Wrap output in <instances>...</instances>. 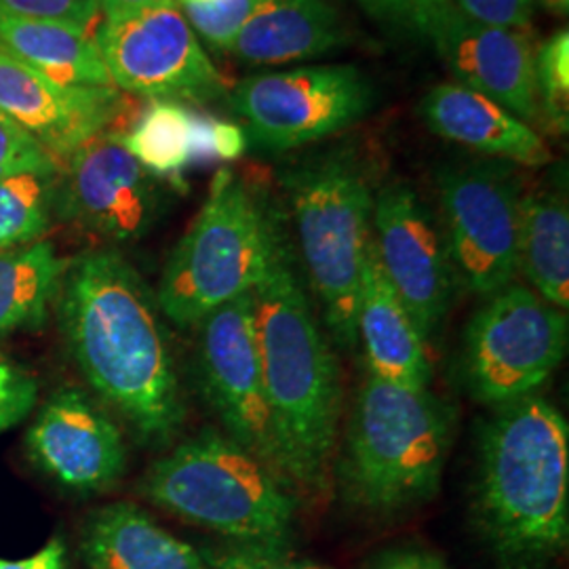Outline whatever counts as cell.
<instances>
[{
	"label": "cell",
	"mask_w": 569,
	"mask_h": 569,
	"mask_svg": "<svg viewBox=\"0 0 569 569\" xmlns=\"http://www.w3.org/2000/svg\"><path fill=\"white\" fill-rule=\"evenodd\" d=\"M468 18L489 26L523 30L531 23L533 0H453Z\"/></svg>",
	"instance_id": "cell-33"
},
{
	"label": "cell",
	"mask_w": 569,
	"mask_h": 569,
	"mask_svg": "<svg viewBox=\"0 0 569 569\" xmlns=\"http://www.w3.org/2000/svg\"><path fill=\"white\" fill-rule=\"evenodd\" d=\"M357 336L366 346L369 373L392 385L428 388L432 366L427 340L367 244L357 300Z\"/></svg>",
	"instance_id": "cell-18"
},
{
	"label": "cell",
	"mask_w": 569,
	"mask_h": 569,
	"mask_svg": "<svg viewBox=\"0 0 569 569\" xmlns=\"http://www.w3.org/2000/svg\"><path fill=\"white\" fill-rule=\"evenodd\" d=\"M60 163L16 122L0 114V180L20 173H58Z\"/></svg>",
	"instance_id": "cell-29"
},
{
	"label": "cell",
	"mask_w": 569,
	"mask_h": 569,
	"mask_svg": "<svg viewBox=\"0 0 569 569\" xmlns=\"http://www.w3.org/2000/svg\"><path fill=\"white\" fill-rule=\"evenodd\" d=\"M197 327L201 388L207 403L222 422L224 435L272 468L287 483L266 397L251 291L220 306Z\"/></svg>",
	"instance_id": "cell-13"
},
{
	"label": "cell",
	"mask_w": 569,
	"mask_h": 569,
	"mask_svg": "<svg viewBox=\"0 0 569 569\" xmlns=\"http://www.w3.org/2000/svg\"><path fill=\"white\" fill-rule=\"evenodd\" d=\"M96 42L112 87L154 102L207 103L226 93L178 0L103 20Z\"/></svg>",
	"instance_id": "cell-11"
},
{
	"label": "cell",
	"mask_w": 569,
	"mask_h": 569,
	"mask_svg": "<svg viewBox=\"0 0 569 569\" xmlns=\"http://www.w3.org/2000/svg\"><path fill=\"white\" fill-rule=\"evenodd\" d=\"M538 103L552 131L569 129V34L559 30L536 51Z\"/></svg>",
	"instance_id": "cell-27"
},
{
	"label": "cell",
	"mask_w": 569,
	"mask_h": 569,
	"mask_svg": "<svg viewBox=\"0 0 569 569\" xmlns=\"http://www.w3.org/2000/svg\"><path fill=\"white\" fill-rule=\"evenodd\" d=\"M68 262L53 243L34 241L0 253V340L47 319Z\"/></svg>",
	"instance_id": "cell-24"
},
{
	"label": "cell",
	"mask_w": 569,
	"mask_h": 569,
	"mask_svg": "<svg viewBox=\"0 0 569 569\" xmlns=\"http://www.w3.org/2000/svg\"><path fill=\"white\" fill-rule=\"evenodd\" d=\"M143 496L239 547L287 550L298 496L228 435L207 428L154 462Z\"/></svg>",
	"instance_id": "cell-6"
},
{
	"label": "cell",
	"mask_w": 569,
	"mask_h": 569,
	"mask_svg": "<svg viewBox=\"0 0 569 569\" xmlns=\"http://www.w3.org/2000/svg\"><path fill=\"white\" fill-rule=\"evenodd\" d=\"M437 2L439 0H359V4L373 18L416 32L422 30Z\"/></svg>",
	"instance_id": "cell-34"
},
{
	"label": "cell",
	"mask_w": 569,
	"mask_h": 569,
	"mask_svg": "<svg viewBox=\"0 0 569 569\" xmlns=\"http://www.w3.org/2000/svg\"><path fill=\"white\" fill-rule=\"evenodd\" d=\"M542 4L555 16H568L569 0H542Z\"/></svg>",
	"instance_id": "cell-39"
},
{
	"label": "cell",
	"mask_w": 569,
	"mask_h": 569,
	"mask_svg": "<svg viewBox=\"0 0 569 569\" xmlns=\"http://www.w3.org/2000/svg\"><path fill=\"white\" fill-rule=\"evenodd\" d=\"M519 272L549 305H569V211L559 190H536L521 199Z\"/></svg>",
	"instance_id": "cell-23"
},
{
	"label": "cell",
	"mask_w": 569,
	"mask_h": 569,
	"mask_svg": "<svg viewBox=\"0 0 569 569\" xmlns=\"http://www.w3.org/2000/svg\"><path fill=\"white\" fill-rule=\"evenodd\" d=\"M346 41L345 20L331 0H270L228 53L249 66H281L321 58Z\"/></svg>",
	"instance_id": "cell-21"
},
{
	"label": "cell",
	"mask_w": 569,
	"mask_h": 569,
	"mask_svg": "<svg viewBox=\"0 0 569 569\" xmlns=\"http://www.w3.org/2000/svg\"><path fill=\"white\" fill-rule=\"evenodd\" d=\"M122 142L152 176L178 180L192 167V112L180 103L154 102Z\"/></svg>",
	"instance_id": "cell-25"
},
{
	"label": "cell",
	"mask_w": 569,
	"mask_h": 569,
	"mask_svg": "<svg viewBox=\"0 0 569 569\" xmlns=\"http://www.w3.org/2000/svg\"><path fill=\"white\" fill-rule=\"evenodd\" d=\"M371 239L388 281L428 340L448 317L456 289L443 228L401 180L376 192Z\"/></svg>",
	"instance_id": "cell-14"
},
{
	"label": "cell",
	"mask_w": 569,
	"mask_h": 569,
	"mask_svg": "<svg viewBox=\"0 0 569 569\" xmlns=\"http://www.w3.org/2000/svg\"><path fill=\"white\" fill-rule=\"evenodd\" d=\"M0 11L30 20L61 21L87 32L102 16L100 0H0Z\"/></svg>",
	"instance_id": "cell-30"
},
{
	"label": "cell",
	"mask_w": 569,
	"mask_h": 569,
	"mask_svg": "<svg viewBox=\"0 0 569 569\" xmlns=\"http://www.w3.org/2000/svg\"><path fill=\"white\" fill-rule=\"evenodd\" d=\"M58 317L82 376L150 443L182 428L180 371L154 291L119 251L68 262Z\"/></svg>",
	"instance_id": "cell-1"
},
{
	"label": "cell",
	"mask_w": 569,
	"mask_h": 569,
	"mask_svg": "<svg viewBox=\"0 0 569 569\" xmlns=\"http://www.w3.org/2000/svg\"><path fill=\"white\" fill-rule=\"evenodd\" d=\"M164 2H173V0H100V7H102L103 20H117L127 13L148 9L154 4H164Z\"/></svg>",
	"instance_id": "cell-38"
},
{
	"label": "cell",
	"mask_w": 569,
	"mask_h": 569,
	"mask_svg": "<svg viewBox=\"0 0 569 569\" xmlns=\"http://www.w3.org/2000/svg\"><path fill=\"white\" fill-rule=\"evenodd\" d=\"M437 188L456 283L481 298L512 284L519 272V178L505 164H449Z\"/></svg>",
	"instance_id": "cell-9"
},
{
	"label": "cell",
	"mask_w": 569,
	"mask_h": 569,
	"mask_svg": "<svg viewBox=\"0 0 569 569\" xmlns=\"http://www.w3.org/2000/svg\"><path fill=\"white\" fill-rule=\"evenodd\" d=\"M0 53L42 77L77 87H112L96 37L61 21L0 11Z\"/></svg>",
	"instance_id": "cell-22"
},
{
	"label": "cell",
	"mask_w": 569,
	"mask_h": 569,
	"mask_svg": "<svg viewBox=\"0 0 569 569\" xmlns=\"http://www.w3.org/2000/svg\"><path fill=\"white\" fill-rule=\"evenodd\" d=\"M251 296L284 479L296 496H326L338 446L342 380L338 359L298 274L291 243Z\"/></svg>",
	"instance_id": "cell-2"
},
{
	"label": "cell",
	"mask_w": 569,
	"mask_h": 569,
	"mask_svg": "<svg viewBox=\"0 0 569 569\" xmlns=\"http://www.w3.org/2000/svg\"><path fill=\"white\" fill-rule=\"evenodd\" d=\"M247 136L243 127L232 122L211 121V148L220 161H237L244 152Z\"/></svg>",
	"instance_id": "cell-35"
},
{
	"label": "cell",
	"mask_w": 569,
	"mask_h": 569,
	"mask_svg": "<svg viewBox=\"0 0 569 569\" xmlns=\"http://www.w3.org/2000/svg\"><path fill=\"white\" fill-rule=\"evenodd\" d=\"M81 550L89 569H213L207 552L161 528L131 502L93 512L82 531Z\"/></svg>",
	"instance_id": "cell-20"
},
{
	"label": "cell",
	"mask_w": 569,
	"mask_h": 569,
	"mask_svg": "<svg viewBox=\"0 0 569 569\" xmlns=\"http://www.w3.org/2000/svg\"><path fill=\"white\" fill-rule=\"evenodd\" d=\"M475 517L498 568L547 569L569 540V428L540 395L496 407L479 439Z\"/></svg>",
	"instance_id": "cell-3"
},
{
	"label": "cell",
	"mask_w": 569,
	"mask_h": 569,
	"mask_svg": "<svg viewBox=\"0 0 569 569\" xmlns=\"http://www.w3.org/2000/svg\"><path fill=\"white\" fill-rule=\"evenodd\" d=\"M58 173H20L0 180V253L39 241L51 224Z\"/></svg>",
	"instance_id": "cell-26"
},
{
	"label": "cell",
	"mask_w": 569,
	"mask_h": 569,
	"mask_svg": "<svg viewBox=\"0 0 569 569\" xmlns=\"http://www.w3.org/2000/svg\"><path fill=\"white\" fill-rule=\"evenodd\" d=\"M37 403V380L21 367L0 361V432L20 425Z\"/></svg>",
	"instance_id": "cell-31"
},
{
	"label": "cell",
	"mask_w": 569,
	"mask_h": 569,
	"mask_svg": "<svg viewBox=\"0 0 569 569\" xmlns=\"http://www.w3.org/2000/svg\"><path fill=\"white\" fill-rule=\"evenodd\" d=\"M164 190L127 150L121 133L103 131L61 163L53 211L63 222L112 243H136L161 220Z\"/></svg>",
	"instance_id": "cell-12"
},
{
	"label": "cell",
	"mask_w": 569,
	"mask_h": 569,
	"mask_svg": "<svg viewBox=\"0 0 569 569\" xmlns=\"http://www.w3.org/2000/svg\"><path fill=\"white\" fill-rule=\"evenodd\" d=\"M376 102L355 66H312L256 74L234 87L230 106L244 136L272 152L326 140L361 121Z\"/></svg>",
	"instance_id": "cell-10"
},
{
	"label": "cell",
	"mask_w": 569,
	"mask_h": 569,
	"mask_svg": "<svg viewBox=\"0 0 569 569\" xmlns=\"http://www.w3.org/2000/svg\"><path fill=\"white\" fill-rule=\"evenodd\" d=\"M568 352V315L533 289L509 284L486 298L467 327L462 376L486 406H507L549 382Z\"/></svg>",
	"instance_id": "cell-8"
},
{
	"label": "cell",
	"mask_w": 569,
	"mask_h": 569,
	"mask_svg": "<svg viewBox=\"0 0 569 569\" xmlns=\"http://www.w3.org/2000/svg\"><path fill=\"white\" fill-rule=\"evenodd\" d=\"M26 446L44 475L74 491L110 488L127 467L121 430L77 388H61L47 399Z\"/></svg>",
	"instance_id": "cell-17"
},
{
	"label": "cell",
	"mask_w": 569,
	"mask_h": 569,
	"mask_svg": "<svg viewBox=\"0 0 569 569\" xmlns=\"http://www.w3.org/2000/svg\"><path fill=\"white\" fill-rule=\"evenodd\" d=\"M453 439V411L428 388L367 376L346 430L340 465L346 498L371 512L430 500Z\"/></svg>",
	"instance_id": "cell-5"
},
{
	"label": "cell",
	"mask_w": 569,
	"mask_h": 569,
	"mask_svg": "<svg viewBox=\"0 0 569 569\" xmlns=\"http://www.w3.org/2000/svg\"><path fill=\"white\" fill-rule=\"evenodd\" d=\"M270 0H178L183 18L211 49L228 53L239 32Z\"/></svg>",
	"instance_id": "cell-28"
},
{
	"label": "cell",
	"mask_w": 569,
	"mask_h": 569,
	"mask_svg": "<svg viewBox=\"0 0 569 569\" xmlns=\"http://www.w3.org/2000/svg\"><path fill=\"white\" fill-rule=\"evenodd\" d=\"M420 32L458 84L505 106L521 121H538L536 49L523 30L472 20L453 0H439Z\"/></svg>",
	"instance_id": "cell-15"
},
{
	"label": "cell",
	"mask_w": 569,
	"mask_h": 569,
	"mask_svg": "<svg viewBox=\"0 0 569 569\" xmlns=\"http://www.w3.org/2000/svg\"><path fill=\"white\" fill-rule=\"evenodd\" d=\"M371 569H449V566L428 550L406 549L390 552Z\"/></svg>",
	"instance_id": "cell-36"
},
{
	"label": "cell",
	"mask_w": 569,
	"mask_h": 569,
	"mask_svg": "<svg viewBox=\"0 0 569 569\" xmlns=\"http://www.w3.org/2000/svg\"><path fill=\"white\" fill-rule=\"evenodd\" d=\"M420 117L439 138L475 152L526 167L550 163L547 143L528 122L462 84L432 87L420 102Z\"/></svg>",
	"instance_id": "cell-19"
},
{
	"label": "cell",
	"mask_w": 569,
	"mask_h": 569,
	"mask_svg": "<svg viewBox=\"0 0 569 569\" xmlns=\"http://www.w3.org/2000/svg\"><path fill=\"white\" fill-rule=\"evenodd\" d=\"M213 569H331L310 561H300L287 550L262 547H232L220 552H207Z\"/></svg>",
	"instance_id": "cell-32"
},
{
	"label": "cell",
	"mask_w": 569,
	"mask_h": 569,
	"mask_svg": "<svg viewBox=\"0 0 569 569\" xmlns=\"http://www.w3.org/2000/svg\"><path fill=\"white\" fill-rule=\"evenodd\" d=\"M283 222L262 186L220 169L154 291L164 319L199 326L220 306L253 291L289 244Z\"/></svg>",
	"instance_id": "cell-4"
},
{
	"label": "cell",
	"mask_w": 569,
	"mask_h": 569,
	"mask_svg": "<svg viewBox=\"0 0 569 569\" xmlns=\"http://www.w3.org/2000/svg\"><path fill=\"white\" fill-rule=\"evenodd\" d=\"M0 569H66V549L60 540H51L32 557L9 561L0 559Z\"/></svg>",
	"instance_id": "cell-37"
},
{
	"label": "cell",
	"mask_w": 569,
	"mask_h": 569,
	"mask_svg": "<svg viewBox=\"0 0 569 569\" xmlns=\"http://www.w3.org/2000/svg\"><path fill=\"white\" fill-rule=\"evenodd\" d=\"M0 114L63 163L82 143L110 131L124 114L117 87H77L51 81L0 53Z\"/></svg>",
	"instance_id": "cell-16"
},
{
	"label": "cell",
	"mask_w": 569,
	"mask_h": 569,
	"mask_svg": "<svg viewBox=\"0 0 569 569\" xmlns=\"http://www.w3.org/2000/svg\"><path fill=\"white\" fill-rule=\"evenodd\" d=\"M281 180L327 329L340 348H352L376 201L366 167L348 150H331L289 167Z\"/></svg>",
	"instance_id": "cell-7"
}]
</instances>
